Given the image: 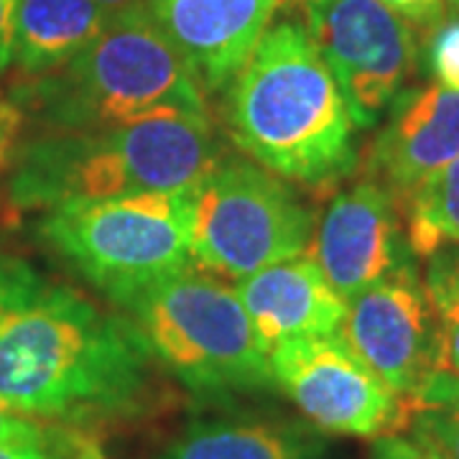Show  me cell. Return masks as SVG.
<instances>
[{"label": "cell", "mask_w": 459, "mask_h": 459, "mask_svg": "<svg viewBox=\"0 0 459 459\" xmlns=\"http://www.w3.org/2000/svg\"><path fill=\"white\" fill-rule=\"evenodd\" d=\"M427 65L434 82L449 92H459V16L444 18L429 33Z\"/></svg>", "instance_id": "44dd1931"}, {"label": "cell", "mask_w": 459, "mask_h": 459, "mask_svg": "<svg viewBox=\"0 0 459 459\" xmlns=\"http://www.w3.org/2000/svg\"><path fill=\"white\" fill-rule=\"evenodd\" d=\"M444 5H446V11H452L455 16H459V0H444Z\"/></svg>", "instance_id": "83f0119b"}, {"label": "cell", "mask_w": 459, "mask_h": 459, "mask_svg": "<svg viewBox=\"0 0 459 459\" xmlns=\"http://www.w3.org/2000/svg\"><path fill=\"white\" fill-rule=\"evenodd\" d=\"M95 3H98L105 13L117 16V13H126V11H131V8H141V5H146L148 0H95Z\"/></svg>", "instance_id": "4316f807"}, {"label": "cell", "mask_w": 459, "mask_h": 459, "mask_svg": "<svg viewBox=\"0 0 459 459\" xmlns=\"http://www.w3.org/2000/svg\"><path fill=\"white\" fill-rule=\"evenodd\" d=\"M212 120L148 117L92 131H47L21 146L8 195L18 210L146 192H197L220 164Z\"/></svg>", "instance_id": "3957f363"}, {"label": "cell", "mask_w": 459, "mask_h": 459, "mask_svg": "<svg viewBox=\"0 0 459 459\" xmlns=\"http://www.w3.org/2000/svg\"><path fill=\"white\" fill-rule=\"evenodd\" d=\"M159 459H325L322 439L265 419H199Z\"/></svg>", "instance_id": "2e32d148"}, {"label": "cell", "mask_w": 459, "mask_h": 459, "mask_svg": "<svg viewBox=\"0 0 459 459\" xmlns=\"http://www.w3.org/2000/svg\"><path fill=\"white\" fill-rule=\"evenodd\" d=\"M235 146L283 181L327 195L360 164L342 90L304 23L268 26L225 87Z\"/></svg>", "instance_id": "7a4b0ae2"}, {"label": "cell", "mask_w": 459, "mask_h": 459, "mask_svg": "<svg viewBox=\"0 0 459 459\" xmlns=\"http://www.w3.org/2000/svg\"><path fill=\"white\" fill-rule=\"evenodd\" d=\"M411 437L431 444L444 459H459V377L439 370L411 406Z\"/></svg>", "instance_id": "ac0fdd59"}, {"label": "cell", "mask_w": 459, "mask_h": 459, "mask_svg": "<svg viewBox=\"0 0 459 459\" xmlns=\"http://www.w3.org/2000/svg\"><path fill=\"white\" fill-rule=\"evenodd\" d=\"M36 232L113 301L195 265V192L74 199L44 210Z\"/></svg>", "instance_id": "8992f818"}, {"label": "cell", "mask_w": 459, "mask_h": 459, "mask_svg": "<svg viewBox=\"0 0 459 459\" xmlns=\"http://www.w3.org/2000/svg\"><path fill=\"white\" fill-rule=\"evenodd\" d=\"M161 365L126 314L0 255V401L31 419L82 429L128 427L161 403Z\"/></svg>", "instance_id": "6da1fadb"}, {"label": "cell", "mask_w": 459, "mask_h": 459, "mask_svg": "<svg viewBox=\"0 0 459 459\" xmlns=\"http://www.w3.org/2000/svg\"><path fill=\"white\" fill-rule=\"evenodd\" d=\"M23 117L47 131H92L148 117L210 120L204 92L146 5L110 18L74 59L13 90Z\"/></svg>", "instance_id": "277c9868"}, {"label": "cell", "mask_w": 459, "mask_h": 459, "mask_svg": "<svg viewBox=\"0 0 459 459\" xmlns=\"http://www.w3.org/2000/svg\"><path fill=\"white\" fill-rule=\"evenodd\" d=\"M314 212L294 184L247 156L220 159L195 192L192 263L199 271L243 281L268 265L304 255Z\"/></svg>", "instance_id": "52a82bcc"}, {"label": "cell", "mask_w": 459, "mask_h": 459, "mask_svg": "<svg viewBox=\"0 0 459 459\" xmlns=\"http://www.w3.org/2000/svg\"><path fill=\"white\" fill-rule=\"evenodd\" d=\"M18 0H0V74L11 69V39Z\"/></svg>", "instance_id": "484cf974"}, {"label": "cell", "mask_w": 459, "mask_h": 459, "mask_svg": "<svg viewBox=\"0 0 459 459\" xmlns=\"http://www.w3.org/2000/svg\"><path fill=\"white\" fill-rule=\"evenodd\" d=\"M235 291L265 352L296 337L337 334L347 316V301L314 258L299 255L268 265L238 281Z\"/></svg>", "instance_id": "5bb4252c"}, {"label": "cell", "mask_w": 459, "mask_h": 459, "mask_svg": "<svg viewBox=\"0 0 459 459\" xmlns=\"http://www.w3.org/2000/svg\"><path fill=\"white\" fill-rule=\"evenodd\" d=\"M72 431L77 429L31 419L0 401V442H51V439H62Z\"/></svg>", "instance_id": "7402d4cb"}, {"label": "cell", "mask_w": 459, "mask_h": 459, "mask_svg": "<svg viewBox=\"0 0 459 459\" xmlns=\"http://www.w3.org/2000/svg\"><path fill=\"white\" fill-rule=\"evenodd\" d=\"M304 13L355 128L377 126L416 72L413 29L380 0H307Z\"/></svg>", "instance_id": "9c48e42d"}, {"label": "cell", "mask_w": 459, "mask_h": 459, "mask_svg": "<svg viewBox=\"0 0 459 459\" xmlns=\"http://www.w3.org/2000/svg\"><path fill=\"white\" fill-rule=\"evenodd\" d=\"M146 8L202 92H222L268 31L279 0H148Z\"/></svg>", "instance_id": "7c38bea8"}, {"label": "cell", "mask_w": 459, "mask_h": 459, "mask_svg": "<svg viewBox=\"0 0 459 459\" xmlns=\"http://www.w3.org/2000/svg\"><path fill=\"white\" fill-rule=\"evenodd\" d=\"M21 123H23V115L16 108V102L0 98V171L11 164V153L16 148Z\"/></svg>", "instance_id": "d4e9b609"}, {"label": "cell", "mask_w": 459, "mask_h": 459, "mask_svg": "<svg viewBox=\"0 0 459 459\" xmlns=\"http://www.w3.org/2000/svg\"><path fill=\"white\" fill-rule=\"evenodd\" d=\"M373 457L376 459H444L431 444L416 437H403L401 434H388L377 437L373 444Z\"/></svg>", "instance_id": "cb8c5ba5"}, {"label": "cell", "mask_w": 459, "mask_h": 459, "mask_svg": "<svg viewBox=\"0 0 459 459\" xmlns=\"http://www.w3.org/2000/svg\"><path fill=\"white\" fill-rule=\"evenodd\" d=\"M268 365L273 385L322 431L377 439L409 429V406L340 332L276 344Z\"/></svg>", "instance_id": "ba28073f"}, {"label": "cell", "mask_w": 459, "mask_h": 459, "mask_svg": "<svg viewBox=\"0 0 459 459\" xmlns=\"http://www.w3.org/2000/svg\"><path fill=\"white\" fill-rule=\"evenodd\" d=\"M312 243L314 261L344 301L413 261L401 207L373 179L355 181L332 197Z\"/></svg>", "instance_id": "8fae6325"}, {"label": "cell", "mask_w": 459, "mask_h": 459, "mask_svg": "<svg viewBox=\"0 0 459 459\" xmlns=\"http://www.w3.org/2000/svg\"><path fill=\"white\" fill-rule=\"evenodd\" d=\"M0 459H108L98 434L72 431L51 442H0Z\"/></svg>", "instance_id": "ffe728a7"}, {"label": "cell", "mask_w": 459, "mask_h": 459, "mask_svg": "<svg viewBox=\"0 0 459 459\" xmlns=\"http://www.w3.org/2000/svg\"><path fill=\"white\" fill-rule=\"evenodd\" d=\"M110 18L95 0H18L11 69L23 80L49 74L87 49Z\"/></svg>", "instance_id": "9a60e30c"}, {"label": "cell", "mask_w": 459, "mask_h": 459, "mask_svg": "<svg viewBox=\"0 0 459 459\" xmlns=\"http://www.w3.org/2000/svg\"><path fill=\"white\" fill-rule=\"evenodd\" d=\"M307 0H279V5H304Z\"/></svg>", "instance_id": "f1b7e54d"}, {"label": "cell", "mask_w": 459, "mask_h": 459, "mask_svg": "<svg viewBox=\"0 0 459 459\" xmlns=\"http://www.w3.org/2000/svg\"><path fill=\"white\" fill-rule=\"evenodd\" d=\"M380 3L391 8L398 18H403L411 29H421L427 33L434 31L446 18L444 0H380Z\"/></svg>", "instance_id": "603a6c76"}, {"label": "cell", "mask_w": 459, "mask_h": 459, "mask_svg": "<svg viewBox=\"0 0 459 459\" xmlns=\"http://www.w3.org/2000/svg\"><path fill=\"white\" fill-rule=\"evenodd\" d=\"M340 334L409 409L442 370L439 327L413 261L350 299Z\"/></svg>", "instance_id": "30bf717a"}, {"label": "cell", "mask_w": 459, "mask_h": 459, "mask_svg": "<svg viewBox=\"0 0 459 459\" xmlns=\"http://www.w3.org/2000/svg\"><path fill=\"white\" fill-rule=\"evenodd\" d=\"M153 360L184 388L228 398L276 388L268 352L238 291L192 265L115 296Z\"/></svg>", "instance_id": "5b68a950"}, {"label": "cell", "mask_w": 459, "mask_h": 459, "mask_svg": "<svg viewBox=\"0 0 459 459\" xmlns=\"http://www.w3.org/2000/svg\"><path fill=\"white\" fill-rule=\"evenodd\" d=\"M459 156V92L437 82L401 90L368 151V179L385 186L398 207Z\"/></svg>", "instance_id": "4fadbf2b"}, {"label": "cell", "mask_w": 459, "mask_h": 459, "mask_svg": "<svg viewBox=\"0 0 459 459\" xmlns=\"http://www.w3.org/2000/svg\"><path fill=\"white\" fill-rule=\"evenodd\" d=\"M413 255L429 258L444 246H459V156L431 174L401 207Z\"/></svg>", "instance_id": "e0dca14e"}, {"label": "cell", "mask_w": 459, "mask_h": 459, "mask_svg": "<svg viewBox=\"0 0 459 459\" xmlns=\"http://www.w3.org/2000/svg\"><path fill=\"white\" fill-rule=\"evenodd\" d=\"M424 289L439 327L442 368L459 377V246H444L429 255Z\"/></svg>", "instance_id": "d6986e66"}]
</instances>
